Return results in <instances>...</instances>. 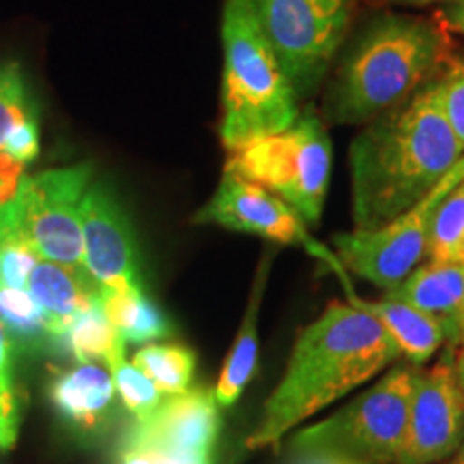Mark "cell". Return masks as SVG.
<instances>
[{"instance_id": "e0dca14e", "label": "cell", "mask_w": 464, "mask_h": 464, "mask_svg": "<svg viewBox=\"0 0 464 464\" xmlns=\"http://www.w3.org/2000/svg\"><path fill=\"white\" fill-rule=\"evenodd\" d=\"M114 396L112 374L95 362L80 363L69 372H63L50 390L54 409L80 430L102 426L112 411Z\"/></svg>"}, {"instance_id": "d590c367", "label": "cell", "mask_w": 464, "mask_h": 464, "mask_svg": "<svg viewBox=\"0 0 464 464\" xmlns=\"http://www.w3.org/2000/svg\"><path fill=\"white\" fill-rule=\"evenodd\" d=\"M458 346H464V323L460 327V334H458Z\"/></svg>"}, {"instance_id": "83f0119b", "label": "cell", "mask_w": 464, "mask_h": 464, "mask_svg": "<svg viewBox=\"0 0 464 464\" xmlns=\"http://www.w3.org/2000/svg\"><path fill=\"white\" fill-rule=\"evenodd\" d=\"M443 92V110L456 136L464 144V56L450 61L445 73L439 78Z\"/></svg>"}, {"instance_id": "4dcf8cb0", "label": "cell", "mask_w": 464, "mask_h": 464, "mask_svg": "<svg viewBox=\"0 0 464 464\" xmlns=\"http://www.w3.org/2000/svg\"><path fill=\"white\" fill-rule=\"evenodd\" d=\"M11 353H14V344H11L7 329L0 323V393L14 392V382H11Z\"/></svg>"}, {"instance_id": "3957f363", "label": "cell", "mask_w": 464, "mask_h": 464, "mask_svg": "<svg viewBox=\"0 0 464 464\" xmlns=\"http://www.w3.org/2000/svg\"><path fill=\"white\" fill-rule=\"evenodd\" d=\"M445 58L443 31L402 14H379L359 28L324 92L335 125H365L415 95Z\"/></svg>"}, {"instance_id": "277c9868", "label": "cell", "mask_w": 464, "mask_h": 464, "mask_svg": "<svg viewBox=\"0 0 464 464\" xmlns=\"http://www.w3.org/2000/svg\"><path fill=\"white\" fill-rule=\"evenodd\" d=\"M224 147L237 150L258 138L288 130L301 116L299 95L258 26L249 0L224 5Z\"/></svg>"}, {"instance_id": "9c48e42d", "label": "cell", "mask_w": 464, "mask_h": 464, "mask_svg": "<svg viewBox=\"0 0 464 464\" xmlns=\"http://www.w3.org/2000/svg\"><path fill=\"white\" fill-rule=\"evenodd\" d=\"M91 177V164L54 168L28 177L22 191L20 235L42 258L84 269L80 205Z\"/></svg>"}, {"instance_id": "e575fe53", "label": "cell", "mask_w": 464, "mask_h": 464, "mask_svg": "<svg viewBox=\"0 0 464 464\" xmlns=\"http://www.w3.org/2000/svg\"><path fill=\"white\" fill-rule=\"evenodd\" d=\"M450 464H464V443L460 445V448H458V451L454 456H451V460H450Z\"/></svg>"}, {"instance_id": "ac0fdd59", "label": "cell", "mask_w": 464, "mask_h": 464, "mask_svg": "<svg viewBox=\"0 0 464 464\" xmlns=\"http://www.w3.org/2000/svg\"><path fill=\"white\" fill-rule=\"evenodd\" d=\"M0 153L22 164L39 155V110L17 63H0Z\"/></svg>"}, {"instance_id": "cb8c5ba5", "label": "cell", "mask_w": 464, "mask_h": 464, "mask_svg": "<svg viewBox=\"0 0 464 464\" xmlns=\"http://www.w3.org/2000/svg\"><path fill=\"white\" fill-rule=\"evenodd\" d=\"M428 260L464 265V179L445 196L432 222Z\"/></svg>"}, {"instance_id": "603a6c76", "label": "cell", "mask_w": 464, "mask_h": 464, "mask_svg": "<svg viewBox=\"0 0 464 464\" xmlns=\"http://www.w3.org/2000/svg\"><path fill=\"white\" fill-rule=\"evenodd\" d=\"M133 365L140 368L164 396H177L189 390L196 355L188 346L147 344L133 355Z\"/></svg>"}, {"instance_id": "8d00e7d4", "label": "cell", "mask_w": 464, "mask_h": 464, "mask_svg": "<svg viewBox=\"0 0 464 464\" xmlns=\"http://www.w3.org/2000/svg\"><path fill=\"white\" fill-rule=\"evenodd\" d=\"M0 246H3V239H0Z\"/></svg>"}, {"instance_id": "7a4b0ae2", "label": "cell", "mask_w": 464, "mask_h": 464, "mask_svg": "<svg viewBox=\"0 0 464 464\" xmlns=\"http://www.w3.org/2000/svg\"><path fill=\"white\" fill-rule=\"evenodd\" d=\"M400 355L382 324L348 301H332L301 329L280 385L265 402L247 448L277 445L290 430L374 379Z\"/></svg>"}, {"instance_id": "d6a6232c", "label": "cell", "mask_w": 464, "mask_h": 464, "mask_svg": "<svg viewBox=\"0 0 464 464\" xmlns=\"http://www.w3.org/2000/svg\"><path fill=\"white\" fill-rule=\"evenodd\" d=\"M454 374H456V382H458V387H460V393L464 400V346H456Z\"/></svg>"}, {"instance_id": "484cf974", "label": "cell", "mask_w": 464, "mask_h": 464, "mask_svg": "<svg viewBox=\"0 0 464 464\" xmlns=\"http://www.w3.org/2000/svg\"><path fill=\"white\" fill-rule=\"evenodd\" d=\"M28 181L22 161L0 153V239H9L20 232L22 191Z\"/></svg>"}, {"instance_id": "f1b7e54d", "label": "cell", "mask_w": 464, "mask_h": 464, "mask_svg": "<svg viewBox=\"0 0 464 464\" xmlns=\"http://www.w3.org/2000/svg\"><path fill=\"white\" fill-rule=\"evenodd\" d=\"M284 464H374L362 458L342 454L334 450H318V448H299L288 450V458Z\"/></svg>"}, {"instance_id": "d6986e66", "label": "cell", "mask_w": 464, "mask_h": 464, "mask_svg": "<svg viewBox=\"0 0 464 464\" xmlns=\"http://www.w3.org/2000/svg\"><path fill=\"white\" fill-rule=\"evenodd\" d=\"M103 310L125 342L149 344L172 332L164 312L147 297L142 286L131 290L102 288Z\"/></svg>"}, {"instance_id": "4fadbf2b", "label": "cell", "mask_w": 464, "mask_h": 464, "mask_svg": "<svg viewBox=\"0 0 464 464\" xmlns=\"http://www.w3.org/2000/svg\"><path fill=\"white\" fill-rule=\"evenodd\" d=\"M219 404L216 392L196 387L166 396L147 420L136 421L131 439L147 440L191 462H208L219 434Z\"/></svg>"}, {"instance_id": "44dd1931", "label": "cell", "mask_w": 464, "mask_h": 464, "mask_svg": "<svg viewBox=\"0 0 464 464\" xmlns=\"http://www.w3.org/2000/svg\"><path fill=\"white\" fill-rule=\"evenodd\" d=\"M67 340L69 351L75 357V362L91 363V362H110L116 353L123 351L125 340L116 332V327L110 323V318L103 310L102 293L86 310L80 312L63 335Z\"/></svg>"}, {"instance_id": "d4e9b609", "label": "cell", "mask_w": 464, "mask_h": 464, "mask_svg": "<svg viewBox=\"0 0 464 464\" xmlns=\"http://www.w3.org/2000/svg\"><path fill=\"white\" fill-rule=\"evenodd\" d=\"M106 365L110 374H112L121 402L125 404V409L130 411L133 417H136V421L147 420V417L164 402V393L158 390V385H155L140 368H136V365L127 362L125 348L116 353Z\"/></svg>"}, {"instance_id": "7402d4cb", "label": "cell", "mask_w": 464, "mask_h": 464, "mask_svg": "<svg viewBox=\"0 0 464 464\" xmlns=\"http://www.w3.org/2000/svg\"><path fill=\"white\" fill-rule=\"evenodd\" d=\"M0 323L7 329L14 348L26 353L42 351L54 338L50 323L28 290L0 284Z\"/></svg>"}, {"instance_id": "8fae6325", "label": "cell", "mask_w": 464, "mask_h": 464, "mask_svg": "<svg viewBox=\"0 0 464 464\" xmlns=\"http://www.w3.org/2000/svg\"><path fill=\"white\" fill-rule=\"evenodd\" d=\"M456 344L430 370L417 368L409 430L398 464H437L464 443V400L454 374Z\"/></svg>"}, {"instance_id": "9a60e30c", "label": "cell", "mask_w": 464, "mask_h": 464, "mask_svg": "<svg viewBox=\"0 0 464 464\" xmlns=\"http://www.w3.org/2000/svg\"><path fill=\"white\" fill-rule=\"evenodd\" d=\"M338 277L342 286L346 288L348 304L357 305L359 310L374 316L382 324L387 335L393 340V344L398 346L400 355L406 357L409 363L423 365L426 362H430L434 353L448 342L443 324L434 316L423 314V312L415 310V307L387 297V295L385 299L379 301L359 297L355 288L348 282V274H342Z\"/></svg>"}, {"instance_id": "ffe728a7", "label": "cell", "mask_w": 464, "mask_h": 464, "mask_svg": "<svg viewBox=\"0 0 464 464\" xmlns=\"http://www.w3.org/2000/svg\"><path fill=\"white\" fill-rule=\"evenodd\" d=\"M260 293H263V277H260L258 288L254 290L252 301H249L246 316H243L241 329L237 334L232 348L226 357V363L219 374V381L216 385V400L219 406L235 404L247 382L252 381L254 370H256L258 359V304Z\"/></svg>"}, {"instance_id": "ba28073f", "label": "cell", "mask_w": 464, "mask_h": 464, "mask_svg": "<svg viewBox=\"0 0 464 464\" xmlns=\"http://www.w3.org/2000/svg\"><path fill=\"white\" fill-rule=\"evenodd\" d=\"M464 179V158L426 198L417 202L392 222L372 230L338 232L334 252L346 274L370 282L376 288L392 290L428 258L432 222L445 196Z\"/></svg>"}, {"instance_id": "52a82bcc", "label": "cell", "mask_w": 464, "mask_h": 464, "mask_svg": "<svg viewBox=\"0 0 464 464\" xmlns=\"http://www.w3.org/2000/svg\"><path fill=\"white\" fill-rule=\"evenodd\" d=\"M249 5L299 100L310 97L340 54L355 0H249Z\"/></svg>"}, {"instance_id": "f546056e", "label": "cell", "mask_w": 464, "mask_h": 464, "mask_svg": "<svg viewBox=\"0 0 464 464\" xmlns=\"http://www.w3.org/2000/svg\"><path fill=\"white\" fill-rule=\"evenodd\" d=\"M17 440V402L14 392L0 393V450L9 451Z\"/></svg>"}, {"instance_id": "1f68e13d", "label": "cell", "mask_w": 464, "mask_h": 464, "mask_svg": "<svg viewBox=\"0 0 464 464\" xmlns=\"http://www.w3.org/2000/svg\"><path fill=\"white\" fill-rule=\"evenodd\" d=\"M440 20L451 31L464 34V0H456V3L440 7Z\"/></svg>"}, {"instance_id": "6da1fadb", "label": "cell", "mask_w": 464, "mask_h": 464, "mask_svg": "<svg viewBox=\"0 0 464 464\" xmlns=\"http://www.w3.org/2000/svg\"><path fill=\"white\" fill-rule=\"evenodd\" d=\"M464 158L439 78L365 123L351 144L353 222L372 230L426 198Z\"/></svg>"}, {"instance_id": "30bf717a", "label": "cell", "mask_w": 464, "mask_h": 464, "mask_svg": "<svg viewBox=\"0 0 464 464\" xmlns=\"http://www.w3.org/2000/svg\"><path fill=\"white\" fill-rule=\"evenodd\" d=\"M194 222L249 232V235L265 237V239L284 243V246H299L310 252V256L327 265L335 276L346 271L335 252L310 235L305 219L286 200H282L280 196L263 185L247 181L228 170H224L216 194L196 213Z\"/></svg>"}, {"instance_id": "2e32d148", "label": "cell", "mask_w": 464, "mask_h": 464, "mask_svg": "<svg viewBox=\"0 0 464 464\" xmlns=\"http://www.w3.org/2000/svg\"><path fill=\"white\" fill-rule=\"evenodd\" d=\"M28 293L48 318L54 338H63L75 316L100 297L102 286L86 269L39 258L28 276Z\"/></svg>"}, {"instance_id": "8992f818", "label": "cell", "mask_w": 464, "mask_h": 464, "mask_svg": "<svg viewBox=\"0 0 464 464\" xmlns=\"http://www.w3.org/2000/svg\"><path fill=\"white\" fill-rule=\"evenodd\" d=\"M417 368L413 363L393 365L362 396L295 434L288 450H334L374 464H398L409 430Z\"/></svg>"}, {"instance_id": "836d02e7", "label": "cell", "mask_w": 464, "mask_h": 464, "mask_svg": "<svg viewBox=\"0 0 464 464\" xmlns=\"http://www.w3.org/2000/svg\"><path fill=\"white\" fill-rule=\"evenodd\" d=\"M392 5H402V7H430V5H451L456 0H385Z\"/></svg>"}, {"instance_id": "7c38bea8", "label": "cell", "mask_w": 464, "mask_h": 464, "mask_svg": "<svg viewBox=\"0 0 464 464\" xmlns=\"http://www.w3.org/2000/svg\"><path fill=\"white\" fill-rule=\"evenodd\" d=\"M84 269L108 290L140 286L138 249L130 219L114 194L103 183H91L82 205Z\"/></svg>"}, {"instance_id": "5b68a950", "label": "cell", "mask_w": 464, "mask_h": 464, "mask_svg": "<svg viewBox=\"0 0 464 464\" xmlns=\"http://www.w3.org/2000/svg\"><path fill=\"white\" fill-rule=\"evenodd\" d=\"M334 147L314 110H301L288 130L230 150L226 170L286 200L305 224L321 222L332 179Z\"/></svg>"}, {"instance_id": "5bb4252c", "label": "cell", "mask_w": 464, "mask_h": 464, "mask_svg": "<svg viewBox=\"0 0 464 464\" xmlns=\"http://www.w3.org/2000/svg\"><path fill=\"white\" fill-rule=\"evenodd\" d=\"M385 295L437 318L448 335V344L458 346L464 323V265L428 260Z\"/></svg>"}, {"instance_id": "4316f807", "label": "cell", "mask_w": 464, "mask_h": 464, "mask_svg": "<svg viewBox=\"0 0 464 464\" xmlns=\"http://www.w3.org/2000/svg\"><path fill=\"white\" fill-rule=\"evenodd\" d=\"M42 258L34 247L28 243L24 237L17 235L9 237L0 246V284L9 288H28V276Z\"/></svg>"}]
</instances>
